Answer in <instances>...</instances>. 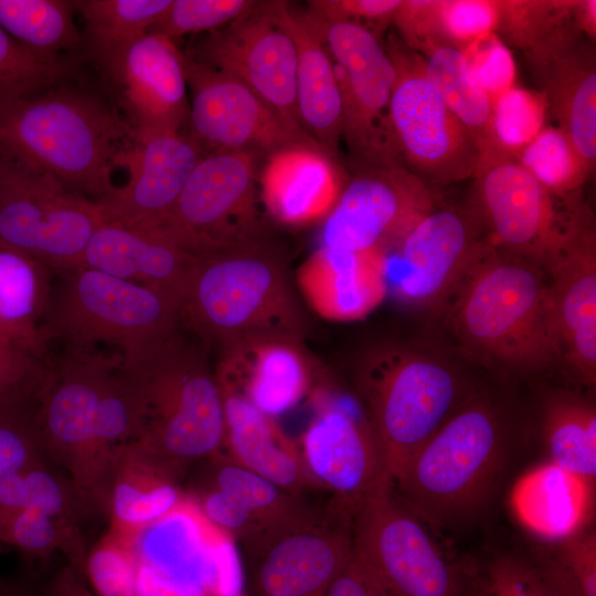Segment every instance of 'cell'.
<instances>
[{"mask_svg": "<svg viewBox=\"0 0 596 596\" xmlns=\"http://www.w3.org/2000/svg\"><path fill=\"white\" fill-rule=\"evenodd\" d=\"M35 416L47 461L88 515L106 514L114 451L139 437L142 422L120 353L66 348L49 358Z\"/></svg>", "mask_w": 596, "mask_h": 596, "instance_id": "cell-1", "label": "cell"}, {"mask_svg": "<svg viewBox=\"0 0 596 596\" xmlns=\"http://www.w3.org/2000/svg\"><path fill=\"white\" fill-rule=\"evenodd\" d=\"M135 135L98 94L67 83L0 107V158L99 202Z\"/></svg>", "mask_w": 596, "mask_h": 596, "instance_id": "cell-2", "label": "cell"}, {"mask_svg": "<svg viewBox=\"0 0 596 596\" xmlns=\"http://www.w3.org/2000/svg\"><path fill=\"white\" fill-rule=\"evenodd\" d=\"M182 326L127 353L121 366L140 404L141 432L132 441L162 475L180 485L196 466L224 453V411L209 347Z\"/></svg>", "mask_w": 596, "mask_h": 596, "instance_id": "cell-3", "label": "cell"}, {"mask_svg": "<svg viewBox=\"0 0 596 596\" xmlns=\"http://www.w3.org/2000/svg\"><path fill=\"white\" fill-rule=\"evenodd\" d=\"M440 310L461 349L482 363L532 372L561 360L543 267L490 242Z\"/></svg>", "mask_w": 596, "mask_h": 596, "instance_id": "cell-4", "label": "cell"}, {"mask_svg": "<svg viewBox=\"0 0 596 596\" xmlns=\"http://www.w3.org/2000/svg\"><path fill=\"white\" fill-rule=\"evenodd\" d=\"M179 309L182 327L209 349L257 338H300V312L284 266L262 237L196 255Z\"/></svg>", "mask_w": 596, "mask_h": 596, "instance_id": "cell-5", "label": "cell"}, {"mask_svg": "<svg viewBox=\"0 0 596 596\" xmlns=\"http://www.w3.org/2000/svg\"><path fill=\"white\" fill-rule=\"evenodd\" d=\"M504 419L486 397H469L421 447L393 488L421 520L450 526L477 517L511 460Z\"/></svg>", "mask_w": 596, "mask_h": 596, "instance_id": "cell-6", "label": "cell"}, {"mask_svg": "<svg viewBox=\"0 0 596 596\" xmlns=\"http://www.w3.org/2000/svg\"><path fill=\"white\" fill-rule=\"evenodd\" d=\"M358 390L391 481L472 396L445 361L400 348L369 355L360 369Z\"/></svg>", "mask_w": 596, "mask_h": 596, "instance_id": "cell-7", "label": "cell"}, {"mask_svg": "<svg viewBox=\"0 0 596 596\" xmlns=\"http://www.w3.org/2000/svg\"><path fill=\"white\" fill-rule=\"evenodd\" d=\"M181 327L173 296L100 270L81 267L56 274L41 329L49 343L93 349L97 342L127 353L161 340Z\"/></svg>", "mask_w": 596, "mask_h": 596, "instance_id": "cell-8", "label": "cell"}, {"mask_svg": "<svg viewBox=\"0 0 596 596\" xmlns=\"http://www.w3.org/2000/svg\"><path fill=\"white\" fill-rule=\"evenodd\" d=\"M385 46L395 82L385 117L390 161L428 185L475 175L485 146L445 105L426 78L421 56L393 35Z\"/></svg>", "mask_w": 596, "mask_h": 596, "instance_id": "cell-9", "label": "cell"}, {"mask_svg": "<svg viewBox=\"0 0 596 596\" xmlns=\"http://www.w3.org/2000/svg\"><path fill=\"white\" fill-rule=\"evenodd\" d=\"M103 221L97 202L0 158L1 247L35 259L54 275L75 270Z\"/></svg>", "mask_w": 596, "mask_h": 596, "instance_id": "cell-10", "label": "cell"}, {"mask_svg": "<svg viewBox=\"0 0 596 596\" xmlns=\"http://www.w3.org/2000/svg\"><path fill=\"white\" fill-rule=\"evenodd\" d=\"M353 554L390 596H467L461 575L385 479L355 509Z\"/></svg>", "mask_w": 596, "mask_h": 596, "instance_id": "cell-11", "label": "cell"}, {"mask_svg": "<svg viewBox=\"0 0 596 596\" xmlns=\"http://www.w3.org/2000/svg\"><path fill=\"white\" fill-rule=\"evenodd\" d=\"M260 160L246 151H207L168 216L146 227L195 256L262 237L256 205Z\"/></svg>", "mask_w": 596, "mask_h": 596, "instance_id": "cell-12", "label": "cell"}, {"mask_svg": "<svg viewBox=\"0 0 596 596\" xmlns=\"http://www.w3.org/2000/svg\"><path fill=\"white\" fill-rule=\"evenodd\" d=\"M477 212L437 203L384 255L390 292L417 309L440 310L489 242Z\"/></svg>", "mask_w": 596, "mask_h": 596, "instance_id": "cell-13", "label": "cell"}, {"mask_svg": "<svg viewBox=\"0 0 596 596\" xmlns=\"http://www.w3.org/2000/svg\"><path fill=\"white\" fill-rule=\"evenodd\" d=\"M285 1H258L248 13L207 32L192 60L249 87L288 124L301 128L296 100L297 53Z\"/></svg>", "mask_w": 596, "mask_h": 596, "instance_id": "cell-14", "label": "cell"}, {"mask_svg": "<svg viewBox=\"0 0 596 596\" xmlns=\"http://www.w3.org/2000/svg\"><path fill=\"white\" fill-rule=\"evenodd\" d=\"M436 203L430 185L396 163H360L323 220L320 246L385 255Z\"/></svg>", "mask_w": 596, "mask_h": 596, "instance_id": "cell-15", "label": "cell"}, {"mask_svg": "<svg viewBox=\"0 0 596 596\" xmlns=\"http://www.w3.org/2000/svg\"><path fill=\"white\" fill-rule=\"evenodd\" d=\"M476 178L477 212L489 242L542 265L581 205L566 212L513 156L485 147Z\"/></svg>", "mask_w": 596, "mask_h": 596, "instance_id": "cell-16", "label": "cell"}, {"mask_svg": "<svg viewBox=\"0 0 596 596\" xmlns=\"http://www.w3.org/2000/svg\"><path fill=\"white\" fill-rule=\"evenodd\" d=\"M202 464L203 485L189 498L207 522L258 558L285 536L321 522L298 497L225 454Z\"/></svg>", "mask_w": 596, "mask_h": 596, "instance_id": "cell-17", "label": "cell"}, {"mask_svg": "<svg viewBox=\"0 0 596 596\" xmlns=\"http://www.w3.org/2000/svg\"><path fill=\"white\" fill-rule=\"evenodd\" d=\"M308 15L334 62L342 96V138L359 163L390 161L385 117L395 67L386 49L365 25Z\"/></svg>", "mask_w": 596, "mask_h": 596, "instance_id": "cell-18", "label": "cell"}, {"mask_svg": "<svg viewBox=\"0 0 596 596\" xmlns=\"http://www.w3.org/2000/svg\"><path fill=\"white\" fill-rule=\"evenodd\" d=\"M320 403L299 450L313 483L333 494L338 517L352 521L358 505L389 478L384 459L359 400L327 397Z\"/></svg>", "mask_w": 596, "mask_h": 596, "instance_id": "cell-19", "label": "cell"}, {"mask_svg": "<svg viewBox=\"0 0 596 596\" xmlns=\"http://www.w3.org/2000/svg\"><path fill=\"white\" fill-rule=\"evenodd\" d=\"M184 71L191 93L189 131L207 151H246L262 159L285 146L315 141L238 79L188 54Z\"/></svg>", "mask_w": 596, "mask_h": 596, "instance_id": "cell-20", "label": "cell"}, {"mask_svg": "<svg viewBox=\"0 0 596 596\" xmlns=\"http://www.w3.org/2000/svg\"><path fill=\"white\" fill-rule=\"evenodd\" d=\"M546 274L553 333L561 359L581 382H596V236L581 206L541 265Z\"/></svg>", "mask_w": 596, "mask_h": 596, "instance_id": "cell-21", "label": "cell"}, {"mask_svg": "<svg viewBox=\"0 0 596 596\" xmlns=\"http://www.w3.org/2000/svg\"><path fill=\"white\" fill-rule=\"evenodd\" d=\"M547 116L593 172L596 162V58L594 42L574 14L524 52Z\"/></svg>", "mask_w": 596, "mask_h": 596, "instance_id": "cell-22", "label": "cell"}, {"mask_svg": "<svg viewBox=\"0 0 596 596\" xmlns=\"http://www.w3.org/2000/svg\"><path fill=\"white\" fill-rule=\"evenodd\" d=\"M103 76L135 136L179 131L188 125L184 53L174 40L147 32Z\"/></svg>", "mask_w": 596, "mask_h": 596, "instance_id": "cell-23", "label": "cell"}, {"mask_svg": "<svg viewBox=\"0 0 596 596\" xmlns=\"http://www.w3.org/2000/svg\"><path fill=\"white\" fill-rule=\"evenodd\" d=\"M206 152L190 131L135 136L124 161L127 181L97 202L104 219L141 226L158 224L171 212Z\"/></svg>", "mask_w": 596, "mask_h": 596, "instance_id": "cell-24", "label": "cell"}, {"mask_svg": "<svg viewBox=\"0 0 596 596\" xmlns=\"http://www.w3.org/2000/svg\"><path fill=\"white\" fill-rule=\"evenodd\" d=\"M334 159L316 141L288 145L266 156L258 190L267 212L290 226L324 220L347 181Z\"/></svg>", "mask_w": 596, "mask_h": 596, "instance_id": "cell-25", "label": "cell"}, {"mask_svg": "<svg viewBox=\"0 0 596 596\" xmlns=\"http://www.w3.org/2000/svg\"><path fill=\"white\" fill-rule=\"evenodd\" d=\"M215 372L273 418L294 408L311 387L309 362L291 338H257L222 349Z\"/></svg>", "mask_w": 596, "mask_h": 596, "instance_id": "cell-26", "label": "cell"}, {"mask_svg": "<svg viewBox=\"0 0 596 596\" xmlns=\"http://www.w3.org/2000/svg\"><path fill=\"white\" fill-rule=\"evenodd\" d=\"M194 257L158 230L105 220L87 244L82 267L167 292L179 301Z\"/></svg>", "mask_w": 596, "mask_h": 596, "instance_id": "cell-27", "label": "cell"}, {"mask_svg": "<svg viewBox=\"0 0 596 596\" xmlns=\"http://www.w3.org/2000/svg\"><path fill=\"white\" fill-rule=\"evenodd\" d=\"M350 528L319 522L277 542L259 557L258 596H326L353 554Z\"/></svg>", "mask_w": 596, "mask_h": 596, "instance_id": "cell-28", "label": "cell"}, {"mask_svg": "<svg viewBox=\"0 0 596 596\" xmlns=\"http://www.w3.org/2000/svg\"><path fill=\"white\" fill-rule=\"evenodd\" d=\"M297 284L307 302L322 318L359 320L387 295L384 255L320 246L297 270Z\"/></svg>", "mask_w": 596, "mask_h": 596, "instance_id": "cell-29", "label": "cell"}, {"mask_svg": "<svg viewBox=\"0 0 596 596\" xmlns=\"http://www.w3.org/2000/svg\"><path fill=\"white\" fill-rule=\"evenodd\" d=\"M219 385L224 411V454L296 497L315 485L298 444L285 435L274 418L234 387L221 381Z\"/></svg>", "mask_w": 596, "mask_h": 596, "instance_id": "cell-30", "label": "cell"}, {"mask_svg": "<svg viewBox=\"0 0 596 596\" xmlns=\"http://www.w3.org/2000/svg\"><path fill=\"white\" fill-rule=\"evenodd\" d=\"M284 15L296 45L300 126L336 157L342 138V96L334 62L306 11L285 1Z\"/></svg>", "mask_w": 596, "mask_h": 596, "instance_id": "cell-31", "label": "cell"}, {"mask_svg": "<svg viewBox=\"0 0 596 596\" xmlns=\"http://www.w3.org/2000/svg\"><path fill=\"white\" fill-rule=\"evenodd\" d=\"M187 500L180 485L155 468L132 441L115 449L106 510L109 530L134 534L172 513Z\"/></svg>", "mask_w": 596, "mask_h": 596, "instance_id": "cell-32", "label": "cell"}, {"mask_svg": "<svg viewBox=\"0 0 596 596\" xmlns=\"http://www.w3.org/2000/svg\"><path fill=\"white\" fill-rule=\"evenodd\" d=\"M590 492L592 486L549 462L519 482L513 501L532 531L563 541L583 530Z\"/></svg>", "mask_w": 596, "mask_h": 596, "instance_id": "cell-33", "label": "cell"}, {"mask_svg": "<svg viewBox=\"0 0 596 596\" xmlns=\"http://www.w3.org/2000/svg\"><path fill=\"white\" fill-rule=\"evenodd\" d=\"M53 275L35 259L0 246V334L47 353L41 323Z\"/></svg>", "mask_w": 596, "mask_h": 596, "instance_id": "cell-34", "label": "cell"}, {"mask_svg": "<svg viewBox=\"0 0 596 596\" xmlns=\"http://www.w3.org/2000/svg\"><path fill=\"white\" fill-rule=\"evenodd\" d=\"M172 0H76L84 21L83 41L102 75L149 32Z\"/></svg>", "mask_w": 596, "mask_h": 596, "instance_id": "cell-35", "label": "cell"}, {"mask_svg": "<svg viewBox=\"0 0 596 596\" xmlns=\"http://www.w3.org/2000/svg\"><path fill=\"white\" fill-rule=\"evenodd\" d=\"M543 438L550 464L594 486L596 411L592 402L568 392L551 394L543 409Z\"/></svg>", "mask_w": 596, "mask_h": 596, "instance_id": "cell-36", "label": "cell"}, {"mask_svg": "<svg viewBox=\"0 0 596 596\" xmlns=\"http://www.w3.org/2000/svg\"><path fill=\"white\" fill-rule=\"evenodd\" d=\"M75 11L68 0H0V26L33 53L65 60V52L84 44Z\"/></svg>", "mask_w": 596, "mask_h": 596, "instance_id": "cell-37", "label": "cell"}, {"mask_svg": "<svg viewBox=\"0 0 596 596\" xmlns=\"http://www.w3.org/2000/svg\"><path fill=\"white\" fill-rule=\"evenodd\" d=\"M417 53L426 78L449 110L486 146L491 100L476 83L462 50L427 44Z\"/></svg>", "mask_w": 596, "mask_h": 596, "instance_id": "cell-38", "label": "cell"}, {"mask_svg": "<svg viewBox=\"0 0 596 596\" xmlns=\"http://www.w3.org/2000/svg\"><path fill=\"white\" fill-rule=\"evenodd\" d=\"M39 511L79 525L87 517L63 473L49 461L0 480V517Z\"/></svg>", "mask_w": 596, "mask_h": 596, "instance_id": "cell-39", "label": "cell"}, {"mask_svg": "<svg viewBox=\"0 0 596 596\" xmlns=\"http://www.w3.org/2000/svg\"><path fill=\"white\" fill-rule=\"evenodd\" d=\"M1 544L39 560L60 551L83 574L87 552L79 525L39 511H20L0 517Z\"/></svg>", "mask_w": 596, "mask_h": 596, "instance_id": "cell-40", "label": "cell"}, {"mask_svg": "<svg viewBox=\"0 0 596 596\" xmlns=\"http://www.w3.org/2000/svg\"><path fill=\"white\" fill-rule=\"evenodd\" d=\"M550 193L575 201L590 171L568 137L556 126H545L513 156Z\"/></svg>", "mask_w": 596, "mask_h": 596, "instance_id": "cell-41", "label": "cell"}, {"mask_svg": "<svg viewBox=\"0 0 596 596\" xmlns=\"http://www.w3.org/2000/svg\"><path fill=\"white\" fill-rule=\"evenodd\" d=\"M76 64L40 56L0 26V107L66 83Z\"/></svg>", "mask_w": 596, "mask_h": 596, "instance_id": "cell-42", "label": "cell"}, {"mask_svg": "<svg viewBox=\"0 0 596 596\" xmlns=\"http://www.w3.org/2000/svg\"><path fill=\"white\" fill-rule=\"evenodd\" d=\"M546 118L543 96L514 85L491 100L485 147L515 156L545 127Z\"/></svg>", "mask_w": 596, "mask_h": 596, "instance_id": "cell-43", "label": "cell"}, {"mask_svg": "<svg viewBox=\"0 0 596 596\" xmlns=\"http://www.w3.org/2000/svg\"><path fill=\"white\" fill-rule=\"evenodd\" d=\"M83 575L96 596H139L132 550L126 536L113 530L87 552Z\"/></svg>", "mask_w": 596, "mask_h": 596, "instance_id": "cell-44", "label": "cell"}, {"mask_svg": "<svg viewBox=\"0 0 596 596\" xmlns=\"http://www.w3.org/2000/svg\"><path fill=\"white\" fill-rule=\"evenodd\" d=\"M47 359V353L0 334V411L36 403Z\"/></svg>", "mask_w": 596, "mask_h": 596, "instance_id": "cell-45", "label": "cell"}, {"mask_svg": "<svg viewBox=\"0 0 596 596\" xmlns=\"http://www.w3.org/2000/svg\"><path fill=\"white\" fill-rule=\"evenodd\" d=\"M478 596H571L544 563L505 555L492 561Z\"/></svg>", "mask_w": 596, "mask_h": 596, "instance_id": "cell-46", "label": "cell"}, {"mask_svg": "<svg viewBox=\"0 0 596 596\" xmlns=\"http://www.w3.org/2000/svg\"><path fill=\"white\" fill-rule=\"evenodd\" d=\"M252 0H172L161 19L149 32L177 38L215 31L253 10Z\"/></svg>", "mask_w": 596, "mask_h": 596, "instance_id": "cell-47", "label": "cell"}, {"mask_svg": "<svg viewBox=\"0 0 596 596\" xmlns=\"http://www.w3.org/2000/svg\"><path fill=\"white\" fill-rule=\"evenodd\" d=\"M35 405L0 411V480L47 461Z\"/></svg>", "mask_w": 596, "mask_h": 596, "instance_id": "cell-48", "label": "cell"}, {"mask_svg": "<svg viewBox=\"0 0 596 596\" xmlns=\"http://www.w3.org/2000/svg\"><path fill=\"white\" fill-rule=\"evenodd\" d=\"M571 596H596V536L583 531L562 541L556 556L544 562Z\"/></svg>", "mask_w": 596, "mask_h": 596, "instance_id": "cell-49", "label": "cell"}, {"mask_svg": "<svg viewBox=\"0 0 596 596\" xmlns=\"http://www.w3.org/2000/svg\"><path fill=\"white\" fill-rule=\"evenodd\" d=\"M470 72L490 100L514 86L515 63L510 47L494 33L464 50Z\"/></svg>", "mask_w": 596, "mask_h": 596, "instance_id": "cell-50", "label": "cell"}, {"mask_svg": "<svg viewBox=\"0 0 596 596\" xmlns=\"http://www.w3.org/2000/svg\"><path fill=\"white\" fill-rule=\"evenodd\" d=\"M402 0H313L308 13L322 22L350 21L360 23L392 22Z\"/></svg>", "mask_w": 596, "mask_h": 596, "instance_id": "cell-51", "label": "cell"}, {"mask_svg": "<svg viewBox=\"0 0 596 596\" xmlns=\"http://www.w3.org/2000/svg\"><path fill=\"white\" fill-rule=\"evenodd\" d=\"M326 596H390L374 574L352 554Z\"/></svg>", "mask_w": 596, "mask_h": 596, "instance_id": "cell-52", "label": "cell"}, {"mask_svg": "<svg viewBox=\"0 0 596 596\" xmlns=\"http://www.w3.org/2000/svg\"><path fill=\"white\" fill-rule=\"evenodd\" d=\"M42 596H96V594L84 581V575L67 565L47 582Z\"/></svg>", "mask_w": 596, "mask_h": 596, "instance_id": "cell-53", "label": "cell"}, {"mask_svg": "<svg viewBox=\"0 0 596 596\" xmlns=\"http://www.w3.org/2000/svg\"><path fill=\"white\" fill-rule=\"evenodd\" d=\"M574 19L578 30L595 42L596 35V1H576Z\"/></svg>", "mask_w": 596, "mask_h": 596, "instance_id": "cell-54", "label": "cell"}, {"mask_svg": "<svg viewBox=\"0 0 596 596\" xmlns=\"http://www.w3.org/2000/svg\"><path fill=\"white\" fill-rule=\"evenodd\" d=\"M0 596H42L29 583L2 584Z\"/></svg>", "mask_w": 596, "mask_h": 596, "instance_id": "cell-55", "label": "cell"}, {"mask_svg": "<svg viewBox=\"0 0 596 596\" xmlns=\"http://www.w3.org/2000/svg\"><path fill=\"white\" fill-rule=\"evenodd\" d=\"M237 596H243V595L241 594V595H237Z\"/></svg>", "mask_w": 596, "mask_h": 596, "instance_id": "cell-56", "label": "cell"}]
</instances>
